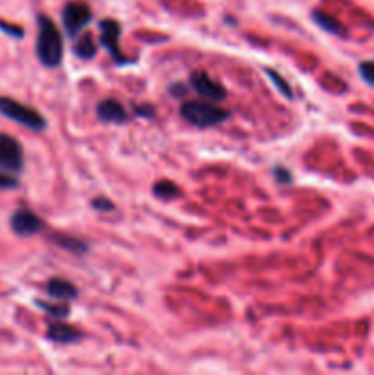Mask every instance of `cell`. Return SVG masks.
<instances>
[{
	"instance_id": "cell-16",
	"label": "cell",
	"mask_w": 374,
	"mask_h": 375,
	"mask_svg": "<svg viewBox=\"0 0 374 375\" xmlns=\"http://www.w3.org/2000/svg\"><path fill=\"white\" fill-rule=\"evenodd\" d=\"M39 306H41L45 311L50 313L52 317H55V319H64L68 313H70V306H68L66 302H63V300H59V302H54V304L39 302Z\"/></svg>"
},
{
	"instance_id": "cell-15",
	"label": "cell",
	"mask_w": 374,
	"mask_h": 375,
	"mask_svg": "<svg viewBox=\"0 0 374 375\" xmlns=\"http://www.w3.org/2000/svg\"><path fill=\"white\" fill-rule=\"evenodd\" d=\"M154 196L162 198V200H173V198L180 196V189L176 187V184L173 181H158L154 184Z\"/></svg>"
},
{
	"instance_id": "cell-13",
	"label": "cell",
	"mask_w": 374,
	"mask_h": 375,
	"mask_svg": "<svg viewBox=\"0 0 374 375\" xmlns=\"http://www.w3.org/2000/svg\"><path fill=\"white\" fill-rule=\"evenodd\" d=\"M54 242L59 247L72 251L74 255H83V253H86V249H88L85 242L77 240V238L72 237H64V234H55Z\"/></svg>"
},
{
	"instance_id": "cell-3",
	"label": "cell",
	"mask_w": 374,
	"mask_h": 375,
	"mask_svg": "<svg viewBox=\"0 0 374 375\" xmlns=\"http://www.w3.org/2000/svg\"><path fill=\"white\" fill-rule=\"evenodd\" d=\"M0 114L30 130L39 132V130L46 129V119L37 112L35 108L26 107L11 97H0Z\"/></svg>"
},
{
	"instance_id": "cell-5",
	"label": "cell",
	"mask_w": 374,
	"mask_h": 375,
	"mask_svg": "<svg viewBox=\"0 0 374 375\" xmlns=\"http://www.w3.org/2000/svg\"><path fill=\"white\" fill-rule=\"evenodd\" d=\"M119 37H122V26L112 18H105L100 23V42L103 48L108 49L110 57L116 64H129L131 59L125 57L119 48Z\"/></svg>"
},
{
	"instance_id": "cell-2",
	"label": "cell",
	"mask_w": 374,
	"mask_h": 375,
	"mask_svg": "<svg viewBox=\"0 0 374 375\" xmlns=\"http://www.w3.org/2000/svg\"><path fill=\"white\" fill-rule=\"evenodd\" d=\"M180 114L187 123L199 126V129H209L230 119V112L224 108L216 107L213 101H184L180 107Z\"/></svg>"
},
{
	"instance_id": "cell-8",
	"label": "cell",
	"mask_w": 374,
	"mask_h": 375,
	"mask_svg": "<svg viewBox=\"0 0 374 375\" xmlns=\"http://www.w3.org/2000/svg\"><path fill=\"white\" fill-rule=\"evenodd\" d=\"M9 225L18 237H33L37 232H41L42 220L30 209H18L11 215Z\"/></svg>"
},
{
	"instance_id": "cell-7",
	"label": "cell",
	"mask_w": 374,
	"mask_h": 375,
	"mask_svg": "<svg viewBox=\"0 0 374 375\" xmlns=\"http://www.w3.org/2000/svg\"><path fill=\"white\" fill-rule=\"evenodd\" d=\"M189 83L191 88H193L200 97L206 99V101H213V103L224 101L226 94H228L224 86L206 72H193L191 73Z\"/></svg>"
},
{
	"instance_id": "cell-24",
	"label": "cell",
	"mask_w": 374,
	"mask_h": 375,
	"mask_svg": "<svg viewBox=\"0 0 374 375\" xmlns=\"http://www.w3.org/2000/svg\"><path fill=\"white\" fill-rule=\"evenodd\" d=\"M171 92H173V94H175V95H180V97H184L185 92H187V88H185L184 85H175V86H173V88H171Z\"/></svg>"
},
{
	"instance_id": "cell-1",
	"label": "cell",
	"mask_w": 374,
	"mask_h": 375,
	"mask_svg": "<svg viewBox=\"0 0 374 375\" xmlns=\"http://www.w3.org/2000/svg\"><path fill=\"white\" fill-rule=\"evenodd\" d=\"M37 23H39L35 44L37 57L46 68H57L64 55L63 35L57 30L54 20L46 15H39Z\"/></svg>"
},
{
	"instance_id": "cell-4",
	"label": "cell",
	"mask_w": 374,
	"mask_h": 375,
	"mask_svg": "<svg viewBox=\"0 0 374 375\" xmlns=\"http://www.w3.org/2000/svg\"><path fill=\"white\" fill-rule=\"evenodd\" d=\"M92 20V9L85 2H70L63 9V24L70 39H76Z\"/></svg>"
},
{
	"instance_id": "cell-20",
	"label": "cell",
	"mask_w": 374,
	"mask_h": 375,
	"mask_svg": "<svg viewBox=\"0 0 374 375\" xmlns=\"http://www.w3.org/2000/svg\"><path fill=\"white\" fill-rule=\"evenodd\" d=\"M92 207L95 210H101V213H108V210H114V203L107 198H94L92 200Z\"/></svg>"
},
{
	"instance_id": "cell-9",
	"label": "cell",
	"mask_w": 374,
	"mask_h": 375,
	"mask_svg": "<svg viewBox=\"0 0 374 375\" xmlns=\"http://www.w3.org/2000/svg\"><path fill=\"white\" fill-rule=\"evenodd\" d=\"M98 117L105 123H112V125H122L129 119L125 107L122 103H117L114 99H103L98 105Z\"/></svg>"
},
{
	"instance_id": "cell-23",
	"label": "cell",
	"mask_w": 374,
	"mask_h": 375,
	"mask_svg": "<svg viewBox=\"0 0 374 375\" xmlns=\"http://www.w3.org/2000/svg\"><path fill=\"white\" fill-rule=\"evenodd\" d=\"M0 30L8 33V35H13L15 39H21V37H23V33H24L18 26H9L8 23H2V20H0Z\"/></svg>"
},
{
	"instance_id": "cell-17",
	"label": "cell",
	"mask_w": 374,
	"mask_h": 375,
	"mask_svg": "<svg viewBox=\"0 0 374 375\" xmlns=\"http://www.w3.org/2000/svg\"><path fill=\"white\" fill-rule=\"evenodd\" d=\"M267 73L270 76V79L274 81V86L277 90H279V94H283L284 97H288V99L292 97L293 92H292V88H290V83H286V79H284V77L281 76V73L274 72V70H270V68L267 70Z\"/></svg>"
},
{
	"instance_id": "cell-11",
	"label": "cell",
	"mask_w": 374,
	"mask_h": 375,
	"mask_svg": "<svg viewBox=\"0 0 374 375\" xmlns=\"http://www.w3.org/2000/svg\"><path fill=\"white\" fill-rule=\"evenodd\" d=\"M46 291H48V295L52 299L63 300V302L74 300L77 297V287L74 286L72 282L64 280V278H50L48 284H46Z\"/></svg>"
},
{
	"instance_id": "cell-6",
	"label": "cell",
	"mask_w": 374,
	"mask_h": 375,
	"mask_svg": "<svg viewBox=\"0 0 374 375\" xmlns=\"http://www.w3.org/2000/svg\"><path fill=\"white\" fill-rule=\"evenodd\" d=\"M24 167V152L17 139L9 134H0V170L21 172Z\"/></svg>"
},
{
	"instance_id": "cell-18",
	"label": "cell",
	"mask_w": 374,
	"mask_h": 375,
	"mask_svg": "<svg viewBox=\"0 0 374 375\" xmlns=\"http://www.w3.org/2000/svg\"><path fill=\"white\" fill-rule=\"evenodd\" d=\"M360 76L363 77L366 83L374 86V61H366L360 64Z\"/></svg>"
},
{
	"instance_id": "cell-14",
	"label": "cell",
	"mask_w": 374,
	"mask_h": 375,
	"mask_svg": "<svg viewBox=\"0 0 374 375\" xmlns=\"http://www.w3.org/2000/svg\"><path fill=\"white\" fill-rule=\"evenodd\" d=\"M314 20H316L317 26H321L325 30V32L329 33H334V35H343V30H341V24L336 20V18L329 17V15L321 13V11H316L314 13Z\"/></svg>"
},
{
	"instance_id": "cell-21",
	"label": "cell",
	"mask_w": 374,
	"mask_h": 375,
	"mask_svg": "<svg viewBox=\"0 0 374 375\" xmlns=\"http://www.w3.org/2000/svg\"><path fill=\"white\" fill-rule=\"evenodd\" d=\"M275 172V178H277V181H279L281 185H286L292 181V174H290L288 169H284V167H277V169H274Z\"/></svg>"
},
{
	"instance_id": "cell-22",
	"label": "cell",
	"mask_w": 374,
	"mask_h": 375,
	"mask_svg": "<svg viewBox=\"0 0 374 375\" xmlns=\"http://www.w3.org/2000/svg\"><path fill=\"white\" fill-rule=\"evenodd\" d=\"M134 112L136 116L147 117V119H149V117H154V112H156V110H154L153 105H136Z\"/></svg>"
},
{
	"instance_id": "cell-10",
	"label": "cell",
	"mask_w": 374,
	"mask_h": 375,
	"mask_svg": "<svg viewBox=\"0 0 374 375\" xmlns=\"http://www.w3.org/2000/svg\"><path fill=\"white\" fill-rule=\"evenodd\" d=\"M48 339L54 340L57 344H74L79 343L83 339V333L79 330H76L70 324H64V322H55L48 328Z\"/></svg>"
},
{
	"instance_id": "cell-12",
	"label": "cell",
	"mask_w": 374,
	"mask_h": 375,
	"mask_svg": "<svg viewBox=\"0 0 374 375\" xmlns=\"http://www.w3.org/2000/svg\"><path fill=\"white\" fill-rule=\"evenodd\" d=\"M74 52L79 59H94L95 54H98V44H95L94 37L90 33H86V35H81L79 39L76 40V44H74Z\"/></svg>"
},
{
	"instance_id": "cell-19",
	"label": "cell",
	"mask_w": 374,
	"mask_h": 375,
	"mask_svg": "<svg viewBox=\"0 0 374 375\" xmlns=\"http://www.w3.org/2000/svg\"><path fill=\"white\" fill-rule=\"evenodd\" d=\"M18 185L17 179L11 176V172H6V170H0V189H15Z\"/></svg>"
}]
</instances>
